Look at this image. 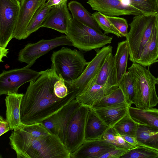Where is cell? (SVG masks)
<instances>
[{"mask_svg":"<svg viewBox=\"0 0 158 158\" xmlns=\"http://www.w3.org/2000/svg\"><path fill=\"white\" fill-rule=\"evenodd\" d=\"M118 134L113 127H109L103 134L102 139L114 145L116 136Z\"/></svg>","mask_w":158,"mask_h":158,"instance_id":"obj_36","label":"cell"},{"mask_svg":"<svg viewBox=\"0 0 158 158\" xmlns=\"http://www.w3.org/2000/svg\"><path fill=\"white\" fill-rule=\"evenodd\" d=\"M97 75L76 96V100L83 105L91 107L103 96L118 87H112L107 83L104 85L98 84L95 82Z\"/></svg>","mask_w":158,"mask_h":158,"instance_id":"obj_17","label":"cell"},{"mask_svg":"<svg viewBox=\"0 0 158 158\" xmlns=\"http://www.w3.org/2000/svg\"><path fill=\"white\" fill-rule=\"evenodd\" d=\"M158 60V37L155 21L149 39L145 45L140 57L136 63L145 67H149L157 62Z\"/></svg>","mask_w":158,"mask_h":158,"instance_id":"obj_22","label":"cell"},{"mask_svg":"<svg viewBox=\"0 0 158 158\" xmlns=\"http://www.w3.org/2000/svg\"><path fill=\"white\" fill-rule=\"evenodd\" d=\"M19 0H0V50L13 38L18 20Z\"/></svg>","mask_w":158,"mask_h":158,"instance_id":"obj_8","label":"cell"},{"mask_svg":"<svg viewBox=\"0 0 158 158\" xmlns=\"http://www.w3.org/2000/svg\"><path fill=\"white\" fill-rule=\"evenodd\" d=\"M135 137L141 144L158 150V131L139 124Z\"/></svg>","mask_w":158,"mask_h":158,"instance_id":"obj_26","label":"cell"},{"mask_svg":"<svg viewBox=\"0 0 158 158\" xmlns=\"http://www.w3.org/2000/svg\"><path fill=\"white\" fill-rule=\"evenodd\" d=\"M125 102L127 103L124 94L121 89L118 87L103 96L95 103L91 108L96 109L104 107Z\"/></svg>","mask_w":158,"mask_h":158,"instance_id":"obj_28","label":"cell"},{"mask_svg":"<svg viewBox=\"0 0 158 158\" xmlns=\"http://www.w3.org/2000/svg\"><path fill=\"white\" fill-rule=\"evenodd\" d=\"M68 0H64L53 6L41 27L53 29L66 34L69 22L72 18L67 6Z\"/></svg>","mask_w":158,"mask_h":158,"instance_id":"obj_14","label":"cell"},{"mask_svg":"<svg viewBox=\"0 0 158 158\" xmlns=\"http://www.w3.org/2000/svg\"><path fill=\"white\" fill-rule=\"evenodd\" d=\"M10 130L9 125L6 119H4L3 117L0 116V136L6 133Z\"/></svg>","mask_w":158,"mask_h":158,"instance_id":"obj_38","label":"cell"},{"mask_svg":"<svg viewBox=\"0 0 158 158\" xmlns=\"http://www.w3.org/2000/svg\"><path fill=\"white\" fill-rule=\"evenodd\" d=\"M125 4L132 6L143 14L156 15L158 13L157 0H120Z\"/></svg>","mask_w":158,"mask_h":158,"instance_id":"obj_31","label":"cell"},{"mask_svg":"<svg viewBox=\"0 0 158 158\" xmlns=\"http://www.w3.org/2000/svg\"><path fill=\"white\" fill-rule=\"evenodd\" d=\"M66 35L73 46L85 52L103 47L111 43L113 38L101 34L73 18L69 22Z\"/></svg>","mask_w":158,"mask_h":158,"instance_id":"obj_6","label":"cell"},{"mask_svg":"<svg viewBox=\"0 0 158 158\" xmlns=\"http://www.w3.org/2000/svg\"><path fill=\"white\" fill-rule=\"evenodd\" d=\"M116 147L102 139L85 141L70 155V158H99L102 154Z\"/></svg>","mask_w":158,"mask_h":158,"instance_id":"obj_16","label":"cell"},{"mask_svg":"<svg viewBox=\"0 0 158 158\" xmlns=\"http://www.w3.org/2000/svg\"><path fill=\"white\" fill-rule=\"evenodd\" d=\"M106 16L122 36L126 37L128 33V24L126 20L123 18Z\"/></svg>","mask_w":158,"mask_h":158,"instance_id":"obj_34","label":"cell"},{"mask_svg":"<svg viewBox=\"0 0 158 158\" xmlns=\"http://www.w3.org/2000/svg\"><path fill=\"white\" fill-rule=\"evenodd\" d=\"M51 60V67L56 74L68 83L78 78L88 63L81 51L64 47L53 52Z\"/></svg>","mask_w":158,"mask_h":158,"instance_id":"obj_4","label":"cell"},{"mask_svg":"<svg viewBox=\"0 0 158 158\" xmlns=\"http://www.w3.org/2000/svg\"><path fill=\"white\" fill-rule=\"evenodd\" d=\"M156 15H135L129 24L130 30L126 36L130 57L133 63L139 59L144 46L152 33Z\"/></svg>","mask_w":158,"mask_h":158,"instance_id":"obj_5","label":"cell"},{"mask_svg":"<svg viewBox=\"0 0 158 158\" xmlns=\"http://www.w3.org/2000/svg\"><path fill=\"white\" fill-rule=\"evenodd\" d=\"M20 1L21 0H19Z\"/></svg>","mask_w":158,"mask_h":158,"instance_id":"obj_42","label":"cell"},{"mask_svg":"<svg viewBox=\"0 0 158 158\" xmlns=\"http://www.w3.org/2000/svg\"><path fill=\"white\" fill-rule=\"evenodd\" d=\"M114 145L118 147L127 150H130L135 148L126 141L120 135L118 134L116 136Z\"/></svg>","mask_w":158,"mask_h":158,"instance_id":"obj_37","label":"cell"},{"mask_svg":"<svg viewBox=\"0 0 158 158\" xmlns=\"http://www.w3.org/2000/svg\"><path fill=\"white\" fill-rule=\"evenodd\" d=\"M30 68L27 65L21 68L3 71L0 75V95L17 93L19 88L23 84L37 79L41 71Z\"/></svg>","mask_w":158,"mask_h":158,"instance_id":"obj_10","label":"cell"},{"mask_svg":"<svg viewBox=\"0 0 158 158\" xmlns=\"http://www.w3.org/2000/svg\"><path fill=\"white\" fill-rule=\"evenodd\" d=\"M118 86L122 90L127 103L131 106L134 103L135 88L133 75L130 71L127 72L118 82Z\"/></svg>","mask_w":158,"mask_h":158,"instance_id":"obj_30","label":"cell"},{"mask_svg":"<svg viewBox=\"0 0 158 158\" xmlns=\"http://www.w3.org/2000/svg\"><path fill=\"white\" fill-rule=\"evenodd\" d=\"M81 105L74 99L41 123L51 133L57 135L63 143L68 123L73 113Z\"/></svg>","mask_w":158,"mask_h":158,"instance_id":"obj_12","label":"cell"},{"mask_svg":"<svg viewBox=\"0 0 158 158\" xmlns=\"http://www.w3.org/2000/svg\"><path fill=\"white\" fill-rule=\"evenodd\" d=\"M129 52L126 40L119 42L114 57L118 82L126 73Z\"/></svg>","mask_w":158,"mask_h":158,"instance_id":"obj_25","label":"cell"},{"mask_svg":"<svg viewBox=\"0 0 158 158\" xmlns=\"http://www.w3.org/2000/svg\"><path fill=\"white\" fill-rule=\"evenodd\" d=\"M129 150L117 147L115 148L102 154L99 158H120Z\"/></svg>","mask_w":158,"mask_h":158,"instance_id":"obj_35","label":"cell"},{"mask_svg":"<svg viewBox=\"0 0 158 158\" xmlns=\"http://www.w3.org/2000/svg\"><path fill=\"white\" fill-rule=\"evenodd\" d=\"M108 80L118 82L112 52H110L106 57L96 77L95 82L99 85H104L106 84Z\"/></svg>","mask_w":158,"mask_h":158,"instance_id":"obj_24","label":"cell"},{"mask_svg":"<svg viewBox=\"0 0 158 158\" xmlns=\"http://www.w3.org/2000/svg\"><path fill=\"white\" fill-rule=\"evenodd\" d=\"M47 2L42 4L36 11L32 16L27 29L24 39L40 28L47 18L52 8Z\"/></svg>","mask_w":158,"mask_h":158,"instance_id":"obj_27","label":"cell"},{"mask_svg":"<svg viewBox=\"0 0 158 158\" xmlns=\"http://www.w3.org/2000/svg\"><path fill=\"white\" fill-rule=\"evenodd\" d=\"M24 94L18 93L7 95L5 99L6 119L10 130H14L21 124V105Z\"/></svg>","mask_w":158,"mask_h":158,"instance_id":"obj_19","label":"cell"},{"mask_svg":"<svg viewBox=\"0 0 158 158\" xmlns=\"http://www.w3.org/2000/svg\"><path fill=\"white\" fill-rule=\"evenodd\" d=\"M120 158H158V150L142 145L129 150Z\"/></svg>","mask_w":158,"mask_h":158,"instance_id":"obj_32","label":"cell"},{"mask_svg":"<svg viewBox=\"0 0 158 158\" xmlns=\"http://www.w3.org/2000/svg\"><path fill=\"white\" fill-rule=\"evenodd\" d=\"M128 70L132 73L134 82L135 96L133 104L136 107L143 109L153 108L158 104L155 85L157 79L149 69L133 63Z\"/></svg>","mask_w":158,"mask_h":158,"instance_id":"obj_3","label":"cell"},{"mask_svg":"<svg viewBox=\"0 0 158 158\" xmlns=\"http://www.w3.org/2000/svg\"><path fill=\"white\" fill-rule=\"evenodd\" d=\"M41 72L37 79L30 82L22 98L21 120L24 124L42 122L75 99L77 95L75 91L69 89L65 97H57L54 86L59 76L52 67Z\"/></svg>","mask_w":158,"mask_h":158,"instance_id":"obj_1","label":"cell"},{"mask_svg":"<svg viewBox=\"0 0 158 158\" xmlns=\"http://www.w3.org/2000/svg\"><path fill=\"white\" fill-rule=\"evenodd\" d=\"M87 3L93 10L106 16L116 17L143 14L139 10L125 4L120 0H88Z\"/></svg>","mask_w":158,"mask_h":158,"instance_id":"obj_13","label":"cell"},{"mask_svg":"<svg viewBox=\"0 0 158 158\" xmlns=\"http://www.w3.org/2000/svg\"><path fill=\"white\" fill-rule=\"evenodd\" d=\"M131 106L125 102L116 105L94 109L104 122L110 127H113L127 113L129 107Z\"/></svg>","mask_w":158,"mask_h":158,"instance_id":"obj_20","label":"cell"},{"mask_svg":"<svg viewBox=\"0 0 158 158\" xmlns=\"http://www.w3.org/2000/svg\"><path fill=\"white\" fill-rule=\"evenodd\" d=\"M89 107L81 105L73 113L67 125L64 144L70 155L85 141V126Z\"/></svg>","mask_w":158,"mask_h":158,"instance_id":"obj_7","label":"cell"},{"mask_svg":"<svg viewBox=\"0 0 158 158\" xmlns=\"http://www.w3.org/2000/svg\"><path fill=\"white\" fill-rule=\"evenodd\" d=\"M95 50L97 53L96 55L88 62L81 75L74 81L67 83L70 87L77 92V94L98 74L106 57L112 52V47L110 45H108L103 47L101 49Z\"/></svg>","mask_w":158,"mask_h":158,"instance_id":"obj_11","label":"cell"},{"mask_svg":"<svg viewBox=\"0 0 158 158\" xmlns=\"http://www.w3.org/2000/svg\"><path fill=\"white\" fill-rule=\"evenodd\" d=\"M138 125L131 118L128 110L127 113L113 127L120 135L135 137Z\"/></svg>","mask_w":158,"mask_h":158,"instance_id":"obj_29","label":"cell"},{"mask_svg":"<svg viewBox=\"0 0 158 158\" xmlns=\"http://www.w3.org/2000/svg\"><path fill=\"white\" fill-rule=\"evenodd\" d=\"M64 0H47V3L51 6L58 4Z\"/></svg>","mask_w":158,"mask_h":158,"instance_id":"obj_40","label":"cell"},{"mask_svg":"<svg viewBox=\"0 0 158 158\" xmlns=\"http://www.w3.org/2000/svg\"><path fill=\"white\" fill-rule=\"evenodd\" d=\"M97 23L104 31L105 35L111 33L118 37H122L121 35L106 15L99 12H96L92 14Z\"/></svg>","mask_w":158,"mask_h":158,"instance_id":"obj_33","label":"cell"},{"mask_svg":"<svg viewBox=\"0 0 158 158\" xmlns=\"http://www.w3.org/2000/svg\"><path fill=\"white\" fill-rule=\"evenodd\" d=\"M64 45L73 46L66 35L50 40H41L35 43H29L19 52L18 60L27 64L30 67L40 56L57 47Z\"/></svg>","mask_w":158,"mask_h":158,"instance_id":"obj_9","label":"cell"},{"mask_svg":"<svg viewBox=\"0 0 158 158\" xmlns=\"http://www.w3.org/2000/svg\"><path fill=\"white\" fill-rule=\"evenodd\" d=\"M72 18L94 29L99 33L104 34L93 15L88 12L81 3L76 1H72L68 4Z\"/></svg>","mask_w":158,"mask_h":158,"instance_id":"obj_23","label":"cell"},{"mask_svg":"<svg viewBox=\"0 0 158 158\" xmlns=\"http://www.w3.org/2000/svg\"><path fill=\"white\" fill-rule=\"evenodd\" d=\"M109 127L97 115L94 109L89 107L85 130V141L102 139Z\"/></svg>","mask_w":158,"mask_h":158,"instance_id":"obj_18","label":"cell"},{"mask_svg":"<svg viewBox=\"0 0 158 158\" xmlns=\"http://www.w3.org/2000/svg\"><path fill=\"white\" fill-rule=\"evenodd\" d=\"M47 0H21L19 11L13 38L24 39L27 26L37 10Z\"/></svg>","mask_w":158,"mask_h":158,"instance_id":"obj_15","label":"cell"},{"mask_svg":"<svg viewBox=\"0 0 158 158\" xmlns=\"http://www.w3.org/2000/svg\"><path fill=\"white\" fill-rule=\"evenodd\" d=\"M128 112L131 118L138 124L158 131V109H143L130 106Z\"/></svg>","mask_w":158,"mask_h":158,"instance_id":"obj_21","label":"cell"},{"mask_svg":"<svg viewBox=\"0 0 158 158\" xmlns=\"http://www.w3.org/2000/svg\"><path fill=\"white\" fill-rule=\"evenodd\" d=\"M42 123H21L9 137L17 158H70V154L57 135Z\"/></svg>","mask_w":158,"mask_h":158,"instance_id":"obj_2","label":"cell"},{"mask_svg":"<svg viewBox=\"0 0 158 158\" xmlns=\"http://www.w3.org/2000/svg\"><path fill=\"white\" fill-rule=\"evenodd\" d=\"M157 84H158V77L157 78Z\"/></svg>","mask_w":158,"mask_h":158,"instance_id":"obj_41","label":"cell"},{"mask_svg":"<svg viewBox=\"0 0 158 158\" xmlns=\"http://www.w3.org/2000/svg\"><path fill=\"white\" fill-rule=\"evenodd\" d=\"M120 135L126 141L135 147L142 145L139 142L135 137L129 135Z\"/></svg>","mask_w":158,"mask_h":158,"instance_id":"obj_39","label":"cell"}]
</instances>
